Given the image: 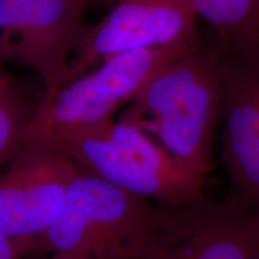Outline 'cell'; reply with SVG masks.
Instances as JSON below:
<instances>
[{"mask_svg":"<svg viewBox=\"0 0 259 259\" xmlns=\"http://www.w3.org/2000/svg\"><path fill=\"white\" fill-rule=\"evenodd\" d=\"M47 144L112 185L164 208L205 197L206 177L181 163L143 130L119 119Z\"/></svg>","mask_w":259,"mask_h":259,"instance_id":"7a4b0ae2","label":"cell"},{"mask_svg":"<svg viewBox=\"0 0 259 259\" xmlns=\"http://www.w3.org/2000/svg\"><path fill=\"white\" fill-rule=\"evenodd\" d=\"M213 29L221 48L259 42V0H191Z\"/></svg>","mask_w":259,"mask_h":259,"instance_id":"30bf717a","label":"cell"},{"mask_svg":"<svg viewBox=\"0 0 259 259\" xmlns=\"http://www.w3.org/2000/svg\"><path fill=\"white\" fill-rule=\"evenodd\" d=\"M51 259H88L83 255L77 253H69V252H60V253H53Z\"/></svg>","mask_w":259,"mask_h":259,"instance_id":"4fadbf2b","label":"cell"},{"mask_svg":"<svg viewBox=\"0 0 259 259\" xmlns=\"http://www.w3.org/2000/svg\"><path fill=\"white\" fill-rule=\"evenodd\" d=\"M259 251V212L235 196L205 197L164 208L145 247L134 259H251Z\"/></svg>","mask_w":259,"mask_h":259,"instance_id":"52a82bcc","label":"cell"},{"mask_svg":"<svg viewBox=\"0 0 259 259\" xmlns=\"http://www.w3.org/2000/svg\"><path fill=\"white\" fill-rule=\"evenodd\" d=\"M251 259H259V251H258L257 253H255V254L253 255V257H252Z\"/></svg>","mask_w":259,"mask_h":259,"instance_id":"5bb4252c","label":"cell"},{"mask_svg":"<svg viewBox=\"0 0 259 259\" xmlns=\"http://www.w3.org/2000/svg\"><path fill=\"white\" fill-rule=\"evenodd\" d=\"M258 212H259V210H258Z\"/></svg>","mask_w":259,"mask_h":259,"instance_id":"9a60e30c","label":"cell"},{"mask_svg":"<svg viewBox=\"0 0 259 259\" xmlns=\"http://www.w3.org/2000/svg\"><path fill=\"white\" fill-rule=\"evenodd\" d=\"M6 164L0 174V226L24 254L35 251L59 219L80 166L42 142H24Z\"/></svg>","mask_w":259,"mask_h":259,"instance_id":"8992f818","label":"cell"},{"mask_svg":"<svg viewBox=\"0 0 259 259\" xmlns=\"http://www.w3.org/2000/svg\"><path fill=\"white\" fill-rule=\"evenodd\" d=\"M22 255L15 241L0 226V259H21Z\"/></svg>","mask_w":259,"mask_h":259,"instance_id":"7c38bea8","label":"cell"},{"mask_svg":"<svg viewBox=\"0 0 259 259\" xmlns=\"http://www.w3.org/2000/svg\"><path fill=\"white\" fill-rule=\"evenodd\" d=\"M92 0H0V66L23 65L52 94L71 78Z\"/></svg>","mask_w":259,"mask_h":259,"instance_id":"5b68a950","label":"cell"},{"mask_svg":"<svg viewBox=\"0 0 259 259\" xmlns=\"http://www.w3.org/2000/svg\"><path fill=\"white\" fill-rule=\"evenodd\" d=\"M111 9L89 27L71 61V79L107 58L132 50L200 41L191 0H109Z\"/></svg>","mask_w":259,"mask_h":259,"instance_id":"ba28073f","label":"cell"},{"mask_svg":"<svg viewBox=\"0 0 259 259\" xmlns=\"http://www.w3.org/2000/svg\"><path fill=\"white\" fill-rule=\"evenodd\" d=\"M37 103L29 99L4 66H0V166L8 163L23 144Z\"/></svg>","mask_w":259,"mask_h":259,"instance_id":"8fae6325","label":"cell"},{"mask_svg":"<svg viewBox=\"0 0 259 259\" xmlns=\"http://www.w3.org/2000/svg\"><path fill=\"white\" fill-rule=\"evenodd\" d=\"M221 82L222 160L233 196L258 211L259 42L221 48Z\"/></svg>","mask_w":259,"mask_h":259,"instance_id":"9c48e42d","label":"cell"},{"mask_svg":"<svg viewBox=\"0 0 259 259\" xmlns=\"http://www.w3.org/2000/svg\"><path fill=\"white\" fill-rule=\"evenodd\" d=\"M221 111V48L200 44L155 72L119 120L143 130L181 163L208 177Z\"/></svg>","mask_w":259,"mask_h":259,"instance_id":"6da1fadb","label":"cell"},{"mask_svg":"<svg viewBox=\"0 0 259 259\" xmlns=\"http://www.w3.org/2000/svg\"><path fill=\"white\" fill-rule=\"evenodd\" d=\"M202 44L143 48L101 61L38 101L24 142L53 143L114 120L115 112L135 99L162 66Z\"/></svg>","mask_w":259,"mask_h":259,"instance_id":"277c9868","label":"cell"},{"mask_svg":"<svg viewBox=\"0 0 259 259\" xmlns=\"http://www.w3.org/2000/svg\"><path fill=\"white\" fill-rule=\"evenodd\" d=\"M161 213L162 206L80 167L59 219L35 251L69 252L88 259H134L156 231Z\"/></svg>","mask_w":259,"mask_h":259,"instance_id":"3957f363","label":"cell"}]
</instances>
